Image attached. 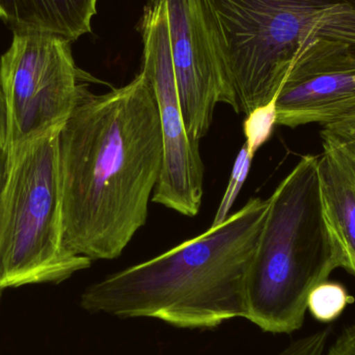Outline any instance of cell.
I'll list each match as a JSON object with an SVG mask.
<instances>
[{"label": "cell", "mask_w": 355, "mask_h": 355, "mask_svg": "<svg viewBox=\"0 0 355 355\" xmlns=\"http://www.w3.org/2000/svg\"><path fill=\"white\" fill-rule=\"evenodd\" d=\"M267 210L268 200L250 198L205 233L89 286L81 308L189 329L246 318V279Z\"/></svg>", "instance_id": "cell-2"}, {"label": "cell", "mask_w": 355, "mask_h": 355, "mask_svg": "<svg viewBox=\"0 0 355 355\" xmlns=\"http://www.w3.org/2000/svg\"><path fill=\"white\" fill-rule=\"evenodd\" d=\"M0 294H1V293H0Z\"/></svg>", "instance_id": "cell-19"}, {"label": "cell", "mask_w": 355, "mask_h": 355, "mask_svg": "<svg viewBox=\"0 0 355 355\" xmlns=\"http://www.w3.org/2000/svg\"><path fill=\"white\" fill-rule=\"evenodd\" d=\"M64 125L0 156V293L62 283L93 262L72 252L64 240L60 162Z\"/></svg>", "instance_id": "cell-5"}, {"label": "cell", "mask_w": 355, "mask_h": 355, "mask_svg": "<svg viewBox=\"0 0 355 355\" xmlns=\"http://www.w3.org/2000/svg\"><path fill=\"white\" fill-rule=\"evenodd\" d=\"M6 148V112L3 94L0 89V156L4 154Z\"/></svg>", "instance_id": "cell-18"}, {"label": "cell", "mask_w": 355, "mask_h": 355, "mask_svg": "<svg viewBox=\"0 0 355 355\" xmlns=\"http://www.w3.org/2000/svg\"><path fill=\"white\" fill-rule=\"evenodd\" d=\"M252 159H254V157L250 155L248 147L244 144L243 147L241 148L239 154H238L237 158H236L233 171H232L231 177H230L229 184H227L220 205L217 209L212 225H219L229 217L230 210L233 207L234 202H235L236 198H237L238 194H239L240 190H241L242 186H243L244 182L248 178Z\"/></svg>", "instance_id": "cell-14"}, {"label": "cell", "mask_w": 355, "mask_h": 355, "mask_svg": "<svg viewBox=\"0 0 355 355\" xmlns=\"http://www.w3.org/2000/svg\"><path fill=\"white\" fill-rule=\"evenodd\" d=\"M143 67L155 96L164 139V162L152 202L193 217L204 196L200 145L186 132L168 35L166 0H149L141 22Z\"/></svg>", "instance_id": "cell-7"}, {"label": "cell", "mask_w": 355, "mask_h": 355, "mask_svg": "<svg viewBox=\"0 0 355 355\" xmlns=\"http://www.w3.org/2000/svg\"><path fill=\"white\" fill-rule=\"evenodd\" d=\"M327 355H355V325L344 329Z\"/></svg>", "instance_id": "cell-17"}, {"label": "cell", "mask_w": 355, "mask_h": 355, "mask_svg": "<svg viewBox=\"0 0 355 355\" xmlns=\"http://www.w3.org/2000/svg\"><path fill=\"white\" fill-rule=\"evenodd\" d=\"M331 331V327L320 329L308 337L293 342L277 355H323Z\"/></svg>", "instance_id": "cell-16"}, {"label": "cell", "mask_w": 355, "mask_h": 355, "mask_svg": "<svg viewBox=\"0 0 355 355\" xmlns=\"http://www.w3.org/2000/svg\"><path fill=\"white\" fill-rule=\"evenodd\" d=\"M279 126L323 127L355 114V50L319 39L306 46L286 77L277 100Z\"/></svg>", "instance_id": "cell-9"}, {"label": "cell", "mask_w": 355, "mask_h": 355, "mask_svg": "<svg viewBox=\"0 0 355 355\" xmlns=\"http://www.w3.org/2000/svg\"><path fill=\"white\" fill-rule=\"evenodd\" d=\"M237 114L279 93L315 40L355 50V0H204Z\"/></svg>", "instance_id": "cell-4"}, {"label": "cell", "mask_w": 355, "mask_h": 355, "mask_svg": "<svg viewBox=\"0 0 355 355\" xmlns=\"http://www.w3.org/2000/svg\"><path fill=\"white\" fill-rule=\"evenodd\" d=\"M98 0H0V19L14 33H46L71 43L92 31Z\"/></svg>", "instance_id": "cell-11"}, {"label": "cell", "mask_w": 355, "mask_h": 355, "mask_svg": "<svg viewBox=\"0 0 355 355\" xmlns=\"http://www.w3.org/2000/svg\"><path fill=\"white\" fill-rule=\"evenodd\" d=\"M323 145H331L343 152L355 164V114L341 122L323 127Z\"/></svg>", "instance_id": "cell-15"}, {"label": "cell", "mask_w": 355, "mask_h": 355, "mask_svg": "<svg viewBox=\"0 0 355 355\" xmlns=\"http://www.w3.org/2000/svg\"><path fill=\"white\" fill-rule=\"evenodd\" d=\"M64 240L89 260H114L146 225L164 162L153 89L139 73L79 100L60 135Z\"/></svg>", "instance_id": "cell-1"}, {"label": "cell", "mask_w": 355, "mask_h": 355, "mask_svg": "<svg viewBox=\"0 0 355 355\" xmlns=\"http://www.w3.org/2000/svg\"><path fill=\"white\" fill-rule=\"evenodd\" d=\"M71 42L46 33H14L0 58L6 149L64 125L85 92Z\"/></svg>", "instance_id": "cell-6"}, {"label": "cell", "mask_w": 355, "mask_h": 355, "mask_svg": "<svg viewBox=\"0 0 355 355\" xmlns=\"http://www.w3.org/2000/svg\"><path fill=\"white\" fill-rule=\"evenodd\" d=\"M319 156H302L268 198L246 279V318L265 333L302 329L311 292L347 261L323 212Z\"/></svg>", "instance_id": "cell-3"}, {"label": "cell", "mask_w": 355, "mask_h": 355, "mask_svg": "<svg viewBox=\"0 0 355 355\" xmlns=\"http://www.w3.org/2000/svg\"><path fill=\"white\" fill-rule=\"evenodd\" d=\"M168 35L186 132L200 145L210 129L215 107L235 98L225 78L204 0H166Z\"/></svg>", "instance_id": "cell-8"}, {"label": "cell", "mask_w": 355, "mask_h": 355, "mask_svg": "<svg viewBox=\"0 0 355 355\" xmlns=\"http://www.w3.org/2000/svg\"><path fill=\"white\" fill-rule=\"evenodd\" d=\"M354 302V296L348 293L342 284L325 281L311 292L308 310L319 322L331 323L339 318Z\"/></svg>", "instance_id": "cell-12"}, {"label": "cell", "mask_w": 355, "mask_h": 355, "mask_svg": "<svg viewBox=\"0 0 355 355\" xmlns=\"http://www.w3.org/2000/svg\"><path fill=\"white\" fill-rule=\"evenodd\" d=\"M277 94L273 99L264 105L258 106L246 114L243 123V132L248 153L254 157L258 150L267 143L277 126Z\"/></svg>", "instance_id": "cell-13"}, {"label": "cell", "mask_w": 355, "mask_h": 355, "mask_svg": "<svg viewBox=\"0 0 355 355\" xmlns=\"http://www.w3.org/2000/svg\"><path fill=\"white\" fill-rule=\"evenodd\" d=\"M323 150L318 160L323 212L355 277V164L334 146Z\"/></svg>", "instance_id": "cell-10"}]
</instances>
